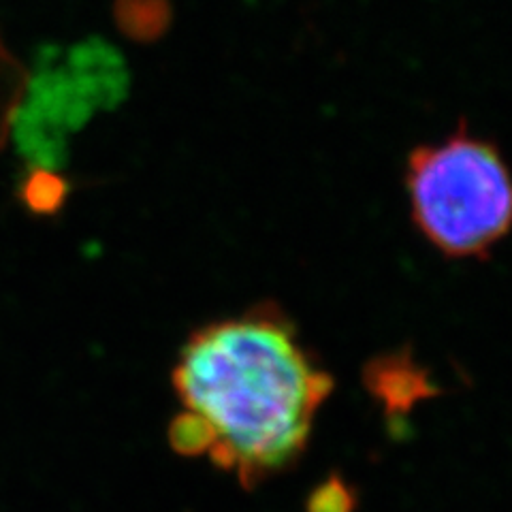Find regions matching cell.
Returning <instances> with one entry per match:
<instances>
[{
    "mask_svg": "<svg viewBox=\"0 0 512 512\" xmlns=\"http://www.w3.org/2000/svg\"><path fill=\"white\" fill-rule=\"evenodd\" d=\"M312 512H348L350 510V493L340 480H329L320 487L310 504Z\"/></svg>",
    "mask_w": 512,
    "mask_h": 512,
    "instance_id": "obj_9",
    "label": "cell"
},
{
    "mask_svg": "<svg viewBox=\"0 0 512 512\" xmlns=\"http://www.w3.org/2000/svg\"><path fill=\"white\" fill-rule=\"evenodd\" d=\"M363 382L389 416L406 414L416 404L440 393L425 367L412 357L410 348L374 357L363 370Z\"/></svg>",
    "mask_w": 512,
    "mask_h": 512,
    "instance_id": "obj_4",
    "label": "cell"
},
{
    "mask_svg": "<svg viewBox=\"0 0 512 512\" xmlns=\"http://www.w3.org/2000/svg\"><path fill=\"white\" fill-rule=\"evenodd\" d=\"M171 384L184 410L210 429L207 455L246 485L301 457L333 391L331 374L274 303L192 331Z\"/></svg>",
    "mask_w": 512,
    "mask_h": 512,
    "instance_id": "obj_1",
    "label": "cell"
},
{
    "mask_svg": "<svg viewBox=\"0 0 512 512\" xmlns=\"http://www.w3.org/2000/svg\"><path fill=\"white\" fill-rule=\"evenodd\" d=\"M69 182L56 169L30 167L18 184V199L30 214L54 216L69 199Z\"/></svg>",
    "mask_w": 512,
    "mask_h": 512,
    "instance_id": "obj_6",
    "label": "cell"
},
{
    "mask_svg": "<svg viewBox=\"0 0 512 512\" xmlns=\"http://www.w3.org/2000/svg\"><path fill=\"white\" fill-rule=\"evenodd\" d=\"M404 184L410 218L448 259H487L512 224V182L493 141L466 122L408 154Z\"/></svg>",
    "mask_w": 512,
    "mask_h": 512,
    "instance_id": "obj_2",
    "label": "cell"
},
{
    "mask_svg": "<svg viewBox=\"0 0 512 512\" xmlns=\"http://www.w3.org/2000/svg\"><path fill=\"white\" fill-rule=\"evenodd\" d=\"M128 84L122 54L99 37L67 50L45 47L28 71L9 137L30 167L60 171L67 163L69 137L96 111L118 107Z\"/></svg>",
    "mask_w": 512,
    "mask_h": 512,
    "instance_id": "obj_3",
    "label": "cell"
},
{
    "mask_svg": "<svg viewBox=\"0 0 512 512\" xmlns=\"http://www.w3.org/2000/svg\"><path fill=\"white\" fill-rule=\"evenodd\" d=\"M169 440L175 451L182 455H207L210 451V429L205 427V423L199 419L197 414H192L188 410L180 412L175 419L171 421L169 427Z\"/></svg>",
    "mask_w": 512,
    "mask_h": 512,
    "instance_id": "obj_8",
    "label": "cell"
},
{
    "mask_svg": "<svg viewBox=\"0 0 512 512\" xmlns=\"http://www.w3.org/2000/svg\"><path fill=\"white\" fill-rule=\"evenodd\" d=\"M114 18L124 37L152 43L169 30L171 5L169 0H116Z\"/></svg>",
    "mask_w": 512,
    "mask_h": 512,
    "instance_id": "obj_5",
    "label": "cell"
},
{
    "mask_svg": "<svg viewBox=\"0 0 512 512\" xmlns=\"http://www.w3.org/2000/svg\"><path fill=\"white\" fill-rule=\"evenodd\" d=\"M26 77L28 69L13 56L0 32V150L11 135V122L24 94Z\"/></svg>",
    "mask_w": 512,
    "mask_h": 512,
    "instance_id": "obj_7",
    "label": "cell"
}]
</instances>
